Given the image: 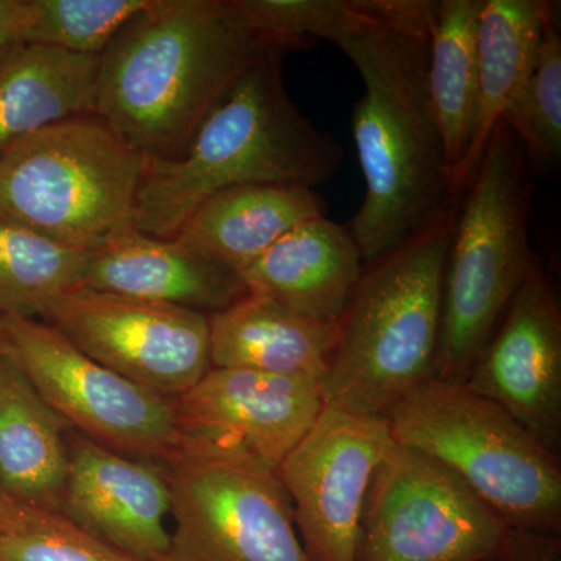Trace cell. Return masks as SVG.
<instances>
[{
  "mask_svg": "<svg viewBox=\"0 0 561 561\" xmlns=\"http://www.w3.org/2000/svg\"><path fill=\"white\" fill-rule=\"evenodd\" d=\"M434 0H365L334 41L364 83L353 139L365 195L346 230L365 262L402 241L449 201L451 173L427 88Z\"/></svg>",
  "mask_w": 561,
  "mask_h": 561,
  "instance_id": "6da1fadb",
  "label": "cell"
},
{
  "mask_svg": "<svg viewBox=\"0 0 561 561\" xmlns=\"http://www.w3.org/2000/svg\"><path fill=\"white\" fill-rule=\"evenodd\" d=\"M272 44L286 43L250 31L231 0H151L99 55L95 116L147 160H171Z\"/></svg>",
  "mask_w": 561,
  "mask_h": 561,
  "instance_id": "7a4b0ae2",
  "label": "cell"
},
{
  "mask_svg": "<svg viewBox=\"0 0 561 561\" xmlns=\"http://www.w3.org/2000/svg\"><path fill=\"white\" fill-rule=\"evenodd\" d=\"M289 44H272L234 81L179 157L147 160L135 228L173 239L210 195L245 184H302L316 190L345 160L334 135L313 127L287 94L283 60Z\"/></svg>",
  "mask_w": 561,
  "mask_h": 561,
  "instance_id": "3957f363",
  "label": "cell"
},
{
  "mask_svg": "<svg viewBox=\"0 0 561 561\" xmlns=\"http://www.w3.org/2000/svg\"><path fill=\"white\" fill-rule=\"evenodd\" d=\"M457 202L449 198L400 245L365 262L337 321V343L321 383L324 404L386 416L434 376Z\"/></svg>",
  "mask_w": 561,
  "mask_h": 561,
  "instance_id": "277c9868",
  "label": "cell"
},
{
  "mask_svg": "<svg viewBox=\"0 0 561 561\" xmlns=\"http://www.w3.org/2000/svg\"><path fill=\"white\" fill-rule=\"evenodd\" d=\"M529 160L500 121L457 202L434 378L463 386L535 267Z\"/></svg>",
  "mask_w": 561,
  "mask_h": 561,
  "instance_id": "5b68a950",
  "label": "cell"
},
{
  "mask_svg": "<svg viewBox=\"0 0 561 561\" xmlns=\"http://www.w3.org/2000/svg\"><path fill=\"white\" fill-rule=\"evenodd\" d=\"M146 164L101 117L49 125L0 157V219L90 254L135 228Z\"/></svg>",
  "mask_w": 561,
  "mask_h": 561,
  "instance_id": "8992f818",
  "label": "cell"
},
{
  "mask_svg": "<svg viewBox=\"0 0 561 561\" xmlns=\"http://www.w3.org/2000/svg\"><path fill=\"white\" fill-rule=\"evenodd\" d=\"M386 419L394 443L448 468L513 530L560 537L559 456L500 405L432 376Z\"/></svg>",
  "mask_w": 561,
  "mask_h": 561,
  "instance_id": "52a82bcc",
  "label": "cell"
},
{
  "mask_svg": "<svg viewBox=\"0 0 561 561\" xmlns=\"http://www.w3.org/2000/svg\"><path fill=\"white\" fill-rule=\"evenodd\" d=\"M161 467L171 491L169 561H309L275 471L184 445Z\"/></svg>",
  "mask_w": 561,
  "mask_h": 561,
  "instance_id": "ba28073f",
  "label": "cell"
},
{
  "mask_svg": "<svg viewBox=\"0 0 561 561\" xmlns=\"http://www.w3.org/2000/svg\"><path fill=\"white\" fill-rule=\"evenodd\" d=\"M515 534L448 468L393 443L368 489L357 561H481Z\"/></svg>",
  "mask_w": 561,
  "mask_h": 561,
  "instance_id": "9c48e42d",
  "label": "cell"
},
{
  "mask_svg": "<svg viewBox=\"0 0 561 561\" xmlns=\"http://www.w3.org/2000/svg\"><path fill=\"white\" fill-rule=\"evenodd\" d=\"M13 356L69 430L135 459L164 463L179 451L173 401L84 354L39 319H3Z\"/></svg>",
  "mask_w": 561,
  "mask_h": 561,
  "instance_id": "30bf717a",
  "label": "cell"
},
{
  "mask_svg": "<svg viewBox=\"0 0 561 561\" xmlns=\"http://www.w3.org/2000/svg\"><path fill=\"white\" fill-rule=\"evenodd\" d=\"M41 320L99 364L171 401L210 370L209 317L202 312L77 287Z\"/></svg>",
  "mask_w": 561,
  "mask_h": 561,
  "instance_id": "8fae6325",
  "label": "cell"
},
{
  "mask_svg": "<svg viewBox=\"0 0 561 561\" xmlns=\"http://www.w3.org/2000/svg\"><path fill=\"white\" fill-rule=\"evenodd\" d=\"M393 443L386 416L324 404L287 454L276 476L309 561H357L368 489Z\"/></svg>",
  "mask_w": 561,
  "mask_h": 561,
  "instance_id": "7c38bea8",
  "label": "cell"
},
{
  "mask_svg": "<svg viewBox=\"0 0 561 561\" xmlns=\"http://www.w3.org/2000/svg\"><path fill=\"white\" fill-rule=\"evenodd\" d=\"M181 445L278 470L323 411L320 383L213 368L173 400Z\"/></svg>",
  "mask_w": 561,
  "mask_h": 561,
  "instance_id": "4fadbf2b",
  "label": "cell"
},
{
  "mask_svg": "<svg viewBox=\"0 0 561 561\" xmlns=\"http://www.w3.org/2000/svg\"><path fill=\"white\" fill-rule=\"evenodd\" d=\"M500 405L549 451L561 449V311L535 264L463 383Z\"/></svg>",
  "mask_w": 561,
  "mask_h": 561,
  "instance_id": "5bb4252c",
  "label": "cell"
},
{
  "mask_svg": "<svg viewBox=\"0 0 561 561\" xmlns=\"http://www.w3.org/2000/svg\"><path fill=\"white\" fill-rule=\"evenodd\" d=\"M60 512L142 561H169L171 491L160 463L105 448L69 430Z\"/></svg>",
  "mask_w": 561,
  "mask_h": 561,
  "instance_id": "9a60e30c",
  "label": "cell"
},
{
  "mask_svg": "<svg viewBox=\"0 0 561 561\" xmlns=\"http://www.w3.org/2000/svg\"><path fill=\"white\" fill-rule=\"evenodd\" d=\"M202 312L224 311L245 297L241 276L213 264L175 239L136 228L88 254L81 286Z\"/></svg>",
  "mask_w": 561,
  "mask_h": 561,
  "instance_id": "2e32d148",
  "label": "cell"
},
{
  "mask_svg": "<svg viewBox=\"0 0 561 561\" xmlns=\"http://www.w3.org/2000/svg\"><path fill=\"white\" fill-rule=\"evenodd\" d=\"M364 265L346 227L324 216L297 225L239 276L249 294L337 323Z\"/></svg>",
  "mask_w": 561,
  "mask_h": 561,
  "instance_id": "e0dca14e",
  "label": "cell"
},
{
  "mask_svg": "<svg viewBox=\"0 0 561 561\" xmlns=\"http://www.w3.org/2000/svg\"><path fill=\"white\" fill-rule=\"evenodd\" d=\"M208 317L210 367L306 379L320 386L327 378L339 323L301 316L253 294Z\"/></svg>",
  "mask_w": 561,
  "mask_h": 561,
  "instance_id": "ac0fdd59",
  "label": "cell"
},
{
  "mask_svg": "<svg viewBox=\"0 0 561 561\" xmlns=\"http://www.w3.org/2000/svg\"><path fill=\"white\" fill-rule=\"evenodd\" d=\"M324 216L327 203L312 187L245 184L206 198L173 239L241 275L297 225Z\"/></svg>",
  "mask_w": 561,
  "mask_h": 561,
  "instance_id": "d6986e66",
  "label": "cell"
},
{
  "mask_svg": "<svg viewBox=\"0 0 561 561\" xmlns=\"http://www.w3.org/2000/svg\"><path fill=\"white\" fill-rule=\"evenodd\" d=\"M68 431L33 387L13 350L0 354V486L11 501L60 511Z\"/></svg>",
  "mask_w": 561,
  "mask_h": 561,
  "instance_id": "ffe728a7",
  "label": "cell"
},
{
  "mask_svg": "<svg viewBox=\"0 0 561 561\" xmlns=\"http://www.w3.org/2000/svg\"><path fill=\"white\" fill-rule=\"evenodd\" d=\"M553 16L556 3L549 0H482L474 127L449 198L459 197L467 187L493 128L529 80L542 33Z\"/></svg>",
  "mask_w": 561,
  "mask_h": 561,
  "instance_id": "44dd1931",
  "label": "cell"
},
{
  "mask_svg": "<svg viewBox=\"0 0 561 561\" xmlns=\"http://www.w3.org/2000/svg\"><path fill=\"white\" fill-rule=\"evenodd\" d=\"M98 66L95 55L27 41L0 47V157L49 125L95 116Z\"/></svg>",
  "mask_w": 561,
  "mask_h": 561,
  "instance_id": "7402d4cb",
  "label": "cell"
},
{
  "mask_svg": "<svg viewBox=\"0 0 561 561\" xmlns=\"http://www.w3.org/2000/svg\"><path fill=\"white\" fill-rule=\"evenodd\" d=\"M481 9L482 0H434L430 16L427 88L445 142L451 184L474 127Z\"/></svg>",
  "mask_w": 561,
  "mask_h": 561,
  "instance_id": "603a6c76",
  "label": "cell"
},
{
  "mask_svg": "<svg viewBox=\"0 0 561 561\" xmlns=\"http://www.w3.org/2000/svg\"><path fill=\"white\" fill-rule=\"evenodd\" d=\"M88 253L65 249L0 219V319H43L83 280Z\"/></svg>",
  "mask_w": 561,
  "mask_h": 561,
  "instance_id": "cb8c5ba5",
  "label": "cell"
},
{
  "mask_svg": "<svg viewBox=\"0 0 561 561\" xmlns=\"http://www.w3.org/2000/svg\"><path fill=\"white\" fill-rule=\"evenodd\" d=\"M151 0H25L21 41L99 55Z\"/></svg>",
  "mask_w": 561,
  "mask_h": 561,
  "instance_id": "d4e9b609",
  "label": "cell"
},
{
  "mask_svg": "<svg viewBox=\"0 0 561 561\" xmlns=\"http://www.w3.org/2000/svg\"><path fill=\"white\" fill-rule=\"evenodd\" d=\"M527 160L552 165L561 157V38L553 16L542 33L537 62L502 119Z\"/></svg>",
  "mask_w": 561,
  "mask_h": 561,
  "instance_id": "484cf974",
  "label": "cell"
},
{
  "mask_svg": "<svg viewBox=\"0 0 561 561\" xmlns=\"http://www.w3.org/2000/svg\"><path fill=\"white\" fill-rule=\"evenodd\" d=\"M0 561H142L66 518L60 511L18 505L0 526Z\"/></svg>",
  "mask_w": 561,
  "mask_h": 561,
  "instance_id": "4316f807",
  "label": "cell"
},
{
  "mask_svg": "<svg viewBox=\"0 0 561 561\" xmlns=\"http://www.w3.org/2000/svg\"><path fill=\"white\" fill-rule=\"evenodd\" d=\"M231 5L250 31L301 49L312 38H341L359 20L365 0H231Z\"/></svg>",
  "mask_w": 561,
  "mask_h": 561,
  "instance_id": "83f0119b",
  "label": "cell"
},
{
  "mask_svg": "<svg viewBox=\"0 0 561 561\" xmlns=\"http://www.w3.org/2000/svg\"><path fill=\"white\" fill-rule=\"evenodd\" d=\"M481 561H561V538L516 531L501 549Z\"/></svg>",
  "mask_w": 561,
  "mask_h": 561,
  "instance_id": "f1b7e54d",
  "label": "cell"
},
{
  "mask_svg": "<svg viewBox=\"0 0 561 561\" xmlns=\"http://www.w3.org/2000/svg\"><path fill=\"white\" fill-rule=\"evenodd\" d=\"M25 22V0H0V47L21 41Z\"/></svg>",
  "mask_w": 561,
  "mask_h": 561,
  "instance_id": "f546056e",
  "label": "cell"
},
{
  "mask_svg": "<svg viewBox=\"0 0 561 561\" xmlns=\"http://www.w3.org/2000/svg\"><path fill=\"white\" fill-rule=\"evenodd\" d=\"M18 504L7 496L5 491L0 486V526L9 522L13 513L16 512Z\"/></svg>",
  "mask_w": 561,
  "mask_h": 561,
  "instance_id": "4dcf8cb0",
  "label": "cell"
},
{
  "mask_svg": "<svg viewBox=\"0 0 561 561\" xmlns=\"http://www.w3.org/2000/svg\"><path fill=\"white\" fill-rule=\"evenodd\" d=\"M11 351V342L9 332H7L5 323L0 319V354H7Z\"/></svg>",
  "mask_w": 561,
  "mask_h": 561,
  "instance_id": "1f68e13d",
  "label": "cell"
}]
</instances>
